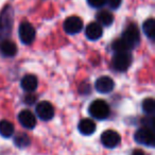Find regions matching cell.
Here are the masks:
<instances>
[{"label": "cell", "instance_id": "cell-1", "mask_svg": "<svg viewBox=\"0 0 155 155\" xmlns=\"http://www.w3.org/2000/svg\"><path fill=\"white\" fill-rule=\"evenodd\" d=\"M13 26V10L7 7L0 16V43L8 39Z\"/></svg>", "mask_w": 155, "mask_h": 155}, {"label": "cell", "instance_id": "cell-2", "mask_svg": "<svg viewBox=\"0 0 155 155\" xmlns=\"http://www.w3.org/2000/svg\"><path fill=\"white\" fill-rule=\"evenodd\" d=\"M88 112L93 118L98 119V120H103L110 116V106L104 100L97 99L91 103L88 107Z\"/></svg>", "mask_w": 155, "mask_h": 155}, {"label": "cell", "instance_id": "cell-3", "mask_svg": "<svg viewBox=\"0 0 155 155\" xmlns=\"http://www.w3.org/2000/svg\"><path fill=\"white\" fill-rule=\"evenodd\" d=\"M134 139L137 143L142 144V146L150 147L153 148L155 146V135L153 130L148 129V127H141L138 129L135 132Z\"/></svg>", "mask_w": 155, "mask_h": 155}, {"label": "cell", "instance_id": "cell-4", "mask_svg": "<svg viewBox=\"0 0 155 155\" xmlns=\"http://www.w3.org/2000/svg\"><path fill=\"white\" fill-rule=\"evenodd\" d=\"M121 38L127 44L130 49H133V48H135L139 44V39H140L139 30H138V28L135 25L133 24L129 25L127 27V29L123 31V34Z\"/></svg>", "mask_w": 155, "mask_h": 155}, {"label": "cell", "instance_id": "cell-5", "mask_svg": "<svg viewBox=\"0 0 155 155\" xmlns=\"http://www.w3.org/2000/svg\"><path fill=\"white\" fill-rule=\"evenodd\" d=\"M18 35H19V38L22 43L26 44V45H29V44H32L33 41L35 39L36 32H35L34 27H33L30 22L24 21L19 26Z\"/></svg>", "mask_w": 155, "mask_h": 155}, {"label": "cell", "instance_id": "cell-6", "mask_svg": "<svg viewBox=\"0 0 155 155\" xmlns=\"http://www.w3.org/2000/svg\"><path fill=\"white\" fill-rule=\"evenodd\" d=\"M132 64V55L129 52L116 53L113 58V67L117 71H125Z\"/></svg>", "mask_w": 155, "mask_h": 155}, {"label": "cell", "instance_id": "cell-7", "mask_svg": "<svg viewBox=\"0 0 155 155\" xmlns=\"http://www.w3.org/2000/svg\"><path fill=\"white\" fill-rule=\"evenodd\" d=\"M121 136L114 130H106L101 135V143L107 149H114L120 143Z\"/></svg>", "mask_w": 155, "mask_h": 155}, {"label": "cell", "instance_id": "cell-8", "mask_svg": "<svg viewBox=\"0 0 155 155\" xmlns=\"http://www.w3.org/2000/svg\"><path fill=\"white\" fill-rule=\"evenodd\" d=\"M35 112H36L37 117L44 121L51 120L54 116V107H53V105L48 101L39 102L36 105Z\"/></svg>", "mask_w": 155, "mask_h": 155}, {"label": "cell", "instance_id": "cell-9", "mask_svg": "<svg viewBox=\"0 0 155 155\" xmlns=\"http://www.w3.org/2000/svg\"><path fill=\"white\" fill-rule=\"evenodd\" d=\"M83 28V21L78 16H70L64 21V30L67 34H77Z\"/></svg>", "mask_w": 155, "mask_h": 155}, {"label": "cell", "instance_id": "cell-10", "mask_svg": "<svg viewBox=\"0 0 155 155\" xmlns=\"http://www.w3.org/2000/svg\"><path fill=\"white\" fill-rule=\"evenodd\" d=\"M115 82L110 77H100L95 83V88L100 94H108L114 89Z\"/></svg>", "mask_w": 155, "mask_h": 155}, {"label": "cell", "instance_id": "cell-11", "mask_svg": "<svg viewBox=\"0 0 155 155\" xmlns=\"http://www.w3.org/2000/svg\"><path fill=\"white\" fill-rule=\"evenodd\" d=\"M18 121L26 129H33L36 125V117L28 110H24L18 114Z\"/></svg>", "mask_w": 155, "mask_h": 155}, {"label": "cell", "instance_id": "cell-12", "mask_svg": "<svg viewBox=\"0 0 155 155\" xmlns=\"http://www.w3.org/2000/svg\"><path fill=\"white\" fill-rule=\"evenodd\" d=\"M102 34H103V30L98 22H91L85 30V35L91 41H98L99 38H101Z\"/></svg>", "mask_w": 155, "mask_h": 155}, {"label": "cell", "instance_id": "cell-13", "mask_svg": "<svg viewBox=\"0 0 155 155\" xmlns=\"http://www.w3.org/2000/svg\"><path fill=\"white\" fill-rule=\"evenodd\" d=\"M78 130L81 134L83 135H91V134L95 133L96 131V123L94 122V120L89 118H85L82 119V120L79 122V125H78Z\"/></svg>", "mask_w": 155, "mask_h": 155}, {"label": "cell", "instance_id": "cell-14", "mask_svg": "<svg viewBox=\"0 0 155 155\" xmlns=\"http://www.w3.org/2000/svg\"><path fill=\"white\" fill-rule=\"evenodd\" d=\"M0 51L5 56L13 58L17 53V46L14 41H10V39H5V41L0 43Z\"/></svg>", "mask_w": 155, "mask_h": 155}, {"label": "cell", "instance_id": "cell-15", "mask_svg": "<svg viewBox=\"0 0 155 155\" xmlns=\"http://www.w3.org/2000/svg\"><path fill=\"white\" fill-rule=\"evenodd\" d=\"M37 78L33 74H27L22 78L21 87L27 93H32L37 88Z\"/></svg>", "mask_w": 155, "mask_h": 155}, {"label": "cell", "instance_id": "cell-16", "mask_svg": "<svg viewBox=\"0 0 155 155\" xmlns=\"http://www.w3.org/2000/svg\"><path fill=\"white\" fill-rule=\"evenodd\" d=\"M15 127L12 122L9 120H1L0 121V135L5 138H10L14 134Z\"/></svg>", "mask_w": 155, "mask_h": 155}, {"label": "cell", "instance_id": "cell-17", "mask_svg": "<svg viewBox=\"0 0 155 155\" xmlns=\"http://www.w3.org/2000/svg\"><path fill=\"white\" fill-rule=\"evenodd\" d=\"M97 20H98V24L100 26H104V27H108L113 24L114 21V16L110 13L108 11H100L99 13L97 14Z\"/></svg>", "mask_w": 155, "mask_h": 155}, {"label": "cell", "instance_id": "cell-18", "mask_svg": "<svg viewBox=\"0 0 155 155\" xmlns=\"http://www.w3.org/2000/svg\"><path fill=\"white\" fill-rule=\"evenodd\" d=\"M142 30L143 33L147 35V37L151 39V41H154L155 38V20L153 18H149L142 25Z\"/></svg>", "mask_w": 155, "mask_h": 155}, {"label": "cell", "instance_id": "cell-19", "mask_svg": "<svg viewBox=\"0 0 155 155\" xmlns=\"http://www.w3.org/2000/svg\"><path fill=\"white\" fill-rule=\"evenodd\" d=\"M30 137L26 133H19L14 137V143L17 148H27L28 146H30Z\"/></svg>", "mask_w": 155, "mask_h": 155}, {"label": "cell", "instance_id": "cell-20", "mask_svg": "<svg viewBox=\"0 0 155 155\" xmlns=\"http://www.w3.org/2000/svg\"><path fill=\"white\" fill-rule=\"evenodd\" d=\"M142 110L149 116H153L155 112V102L153 98H147L142 102Z\"/></svg>", "mask_w": 155, "mask_h": 155}, {"label": "cell", "instance_id": "cell-21", "mask_svg": "<svg viewBox=\"0 0 155 155\" xmlns=\"http://www.w3.org/2000/svg\"><path fill=\"white\" fill-rule=\"evenodd\" d=\"M112 48L116 53H122V52H129V50H131L127 45L122 41V38H118L113 43Z\"/></svg>", "mask_w": 155, "mask_h": 155}, {"label": "cell", "instance_id": "cell-22", "mask_svg": "<svg viewBox=\"0 0 155 155\" xmlns=\"http://www.w3.org/2000/svg\"><path fill=\"white\" fill-rule=\"evenodd\" d=\"M142 123H143V127H148V129L154 130L155 123H154V118H153V116H150L147 119H143V120H142Z\"/></svg>", "mask_w": 155, "mask_h": 155}, {"label": "cell", "instance_id": "cell-23", "mask_svg": "<svg viewBox=\"0 0 155 155\" xmlns=\"http://www.w3.org/2000/svg\"><path fill=\"white\" fill-rule=\"evenodd\" d=\"M122 0H105V3L113 10H116L120 7Z\"/></svg>", "mask_w": 155, "mask_h": 155}, {"label": "cell", "instance_id": "cell-24", "mask_svg": "<svg viewBox=\"0 0 155 155\" xmlns=\"http://www.w3.org/2000/svg\"><path fill=\"white\" fill-rule=\"evenodd\" d=\"M87 2L93 8H102L105 5V0H87Z\"/></svg>", "mask_w": 155, "mask_h": 155}, {"label": "cell", "instance_id": "cell-25", "mask_svg": "<svg viewBox=\"0 0 155 155\" xmlns=\"http://www.w3.org/2000/svg\"><path fill=\"white\" fill-rule=\"evenodd\" d=\"M35 101H36V97L33 96L31 93H28V95L25 97V102L28 103V104H33Z\"/></svg>", "mask_w": 155, "mask_h": 155}, {"label": "cell", "instance_id": "cell-26", "mask_svg": "<svg viewBox=\"0 0 155 155\" xmlns=\"http://www.w3.org/2000/svg\"><path fill=\"white\" fill-rule=\"evenodd\" d=\"M131 155H146V153H144L141 149H135V150L132 152Z\"/></svg>", "mask_w": 155, "mask_h": 155}]
</instances>
